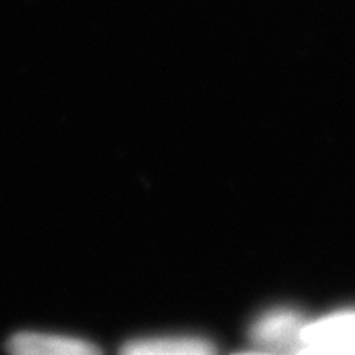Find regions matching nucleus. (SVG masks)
Masks as SVG:
<instances>
[{"mask_svg": "<svg viewBox=\"0 0 355 355\" xmlns=\"http://www.w3.org/2000/svg\"><path fill=\"white\" fill-rule=\"evenodd\" d=\"M122 350L130 355H207L216 352L212 343L196 336L146 337L127 343Z\"/></svg>", "mask_w": 355, "mask_h": 355, "instance_id": "obj_4", "label": "nucleus"}, {"mask_svg": "<svg viewBox=\"0 0 355 355\" xmlns=\"http://www.w3.org/2000/svg\"><path fill=\"white\" fill-rule=\"evenodd\" d=\"M301 340L300 354H355V309L306 322Z\"/></svg>", "mask_w": 355, "mask_h": 355, "instance_id": "obj_1", "label": "nucleus"}, {"mask_svg": "<svg viewBox=\"0 0 355 355\" xmlns=\"http://www.w3.org/2000/svg\"><path fill=\"white\" fill-rule=\"evenodd\" d=\"M7 350L13 354H74L87 355L101 352L99 347L84 339L40 332H17L7 340Z\"/></svg>", "mask_w": 355, "mask_h": 355, "instance_id": "obj_3", "label": "nucleus"}, {"mask_svg": "<svg viewBox=\"0 0 355 355\" xmlns=\"http://www.w3.org/2000/svg\"><path fill=\"white\" fill-rule=\"evenodd\" d=\"M304 324L303 314L298 311L278 308L257 319L250 329V337L255 344L272 352H300L303 345L301 332Z\"/></svg>", "mask_w": 355, "mask_h": 355, "instance_id": "obj_2", "label": "nucleus"}]
</instances>
